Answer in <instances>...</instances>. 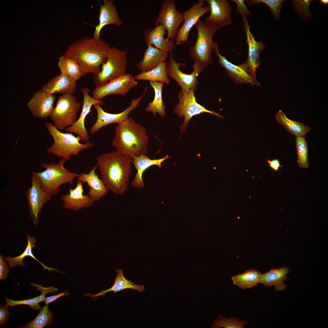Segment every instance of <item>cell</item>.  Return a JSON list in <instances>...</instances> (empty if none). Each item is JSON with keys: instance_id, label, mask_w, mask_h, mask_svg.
Wrapping results in <instances>:
<instances>
[{"instance_id": "cell-43", "label": "cell", "mask_w": 328, "mask_h": 328, "mask_svg": "<svg viewBox=\"0 0 328 328\" xmlns=\"http://www.w3.org/2000/svg\"><path fill=\"white\" fill-rule=\"evenodd\" d=\"M5 257L0 255V279L4 280L6 278L9 272V268L6 264Z\"/></svg>"}, {"instance_id": "cell-24", "label": "cell", "mask_w": 328, "mask_h": 328, "mask_svg": "<svg viewBox=\"0 0 328 328\" xmlns=\"http://www.w3.org/2000/svg\"><path fill=\"white\" fill-rule=\"evenodd\" d=\"M97 168L96 165L88 173H82L78 174L77 177V181L87 183L90 187L88 195L94 202L99 201L107 194L108 191L102 180L96 173Z\"/></svg>"}, {"instance_id": "cell-46", "label": "cell", "mask_w": 328, "mask_h": 328, "mask_svg": "<svg viewBox=\"0 0 328 328\" xmlns=\"http://www.w3.org/2000/svg\"><path fill=\"white\" fill-rule=\"evenodd\" d=\"M267 162L272 169L275 171L279 170L281 165L278 159H275L270 160L268 159Z\"/></svg>"}, {"instance_id": "cell-44", "label": "cell", "mask_w": 328, "mask_h": 328, "mask_svg": "<svg viewBox=\"0 0 328 328\" xmlns=\"http://www.w3.org/2000/svg\"><path fill=\"white\" fill-rule=\"evenodd\" d=\"M8 306L5 304L0 305V325L2 326L5 324L8 320L9 316L8 311Z\"/></svg>"}, {"instance_id": "cell-30", "label": "cell", "mask_w": 328, "mask_h": 328, "mask_svg": "<svg viewBox=\"0 0 328 328\" xmlns=\"http://www.w3.org/2000/svg\"><path fill=\"white\" fill-rule=\"evenodd\" d=\"M30 285L36 287L37 289L36 290L41 292L40 295L32 299L18 301L14 300L5 297V304L10 307L17 305H27L29 306L33 310H39L41 309L39 303L40 302H45L46 298V295L56 292L58 290L54 286L45 288L36 283H32L30 284Z\"/></svg>"}, {"instance_id": "cell-47", "label": "cell", "mask_w": 328, "mask_h": 328, "mask_svg": "<svg viewBox=\"0 0 328 328\" xmlns=\"http://www.w3.org/2000/svg\"><path fill=\"white\" fill-rule=\"evenodd\" d=\"M319 1L322 4H325V5L328 4V0H320Z\"/></svg>"}, {"instance_id": "cell-21", "label": "cell", "mask_w": 328, "mask_h": 328, "mask_svg": "<svg viewBox=\"0 0 328 328\" xmlns=\"http://www.w3.org/2000/svg\"><path fill=\"white\" fill-rule=\"evenodd\" d=\"M102 4H100L99 23L96 26L93 37L100 39V33L105 26L114 25L121 26L123 24L120 18L116 6L112 0H103Z\"/></svg>"}, {"instance_id": "cell-41", "label": "cell", "mask_w": 328, "mask_h": 328, "mask_svg": "<svg viewBox=\"0 0 328 328\" xmlns=\"http://www.w3.org/2000/svg\"><path fill=\"white\" fill-rule=\"evenodd\" d=\"M312 0H294L293 6L295 10L302 18L304 19L309 18L310 13L309 8Z\"/></svg>"}, {"instance_id": "cell-22", "label": "cell", "mask_w": 328, "mask_h": 328, "mask_svg": "<svg viewBox=\"0 0 328 328\" xmlns=\"http://www.w3.org/2000/svg\"><path fill=\"white\" fill-rule=\"evenodd\" d=\"M83 183L77 181L76 187L69 189V193L63 194L61 200L64 203L63 208L77 211L80 210L91 207L94 202L88 195L83 194Z\"/></svg>"}, {"instance_id": "cell-9", "label": "cell", "mask_w": 328, "mask_h": 328, "mask_svg": "<svg viewBox=\"0 0 328 328\" xmlns=\"http://www.w3.org/2000/svg\"><path fill=\"white\" fill-rule=\"evenodd\" d=\"M194 91L191 89L188 92L182 90L178 94L179 102L173 108V112L179 118L184 117L183 122L180 127L183 134L186 129L188 122L193 116L203 113H208L219 118H224L219 113L209 111L198 103L194 95Z\"/></svg>"}, {"instance_id": "cell-37", "label": "cell", "mask_w": 328, "mask_h": 328, "mask_svg": "<svg viewBox=\"0 0 328 328\" xmlns=\"http://www.w3.org/2000/svg\"><path fill=\"white\" fill-rule=\"evenodd\" d=\"M53 316V313L48 309V305H46L41 309L33 320L20 327L43 328L49 326L52 323Z\"/></svg>"}, {"instance_id": "cell-33", "label": "cell", "mask_w": 328, "mask_h": 328, "mask_svg": "<svg viewBox=\"0 0 328 328\" xmlns=\"http://www.w3.org/2000/svg\"><path fill=\"white\" fill-rule=\"evenodd\" d=\"M276 119L278 123L284 126L288 132L296 137L305 135L311 130L309 126L288 118L281 110L277 113Z\"/></svg>"}, {"instance_id": "cell-10", "label": "cell", "mask_w": 328, "mask_h": 328, "mask_svg": "<svg viewBox=\"0 0 328 328\" xmlns=\"http://www.w3.org/2000/svg\"><path fill=\"white\" fill-rule=\"evenodd\" d=\"M184 63H177L173 59L172 53H170L166 65L167 76L173 78L177 82L181 89L188 92L191 89L195 91L198 89V80L197 77L203 71L204 68L199 64L194 62L192 68L193 71L191 74L183 73L179 69L180 66L185 67Z\"/></svg>"}, {"instance_id": "cell-39", "label": "cell", "mask_w": 328, "mask_h": 328, "mask_svg": "<svg viewBox=\"0 0 328 328\" xmlns=\"http://www.w3.org/2000/svg\"><path fill=\"white\" fill-rule=\"evenodd\" d=\"M248 321H241L236 317H230L227 319L221 314L213 322L211 328H243Z\"/></svg>"}, {"instance_id": "cell-42", "label": "cell", "mask_w": 328, "mask_h": 328, "mask_svg": "<svg viewBox=\"0 0 328 328\" xmlns=\"http://www.w3.org/2000/svg\"><path fill=\"white\" fill-rule=\"evenodd\" d=\"M231 2H235L237 5L235 12L236 14L242 16L243 19H246L248 15H251V13L247 8L244 0H231Z\"/></svg>"}, {"instance_id": "cell-29", "label": "cell", "mask_w": 328, "mask_h": 328, "mask_svg": "<svg viewBox=\"0 0 328 328\" xmlns=\"http://www.w3.org/2000/svg\"><path fill=\"white\" fill-rule=\"evenodd\" d=\"M117 275L114 280V282L113 286L110 288L106 290H102L99 293L96 294H91L86 293L84 296H89L92 298H95L100 296H103L109 292H112L114 294L125 289H131L135 290L140 293L144 291L145 290V286L136 284L132 282L131 281L126 279L123 275V270L122 269L116 270Z\"/></svg>"}, {"instance_id": "cell-27", "label": "cell", "mask_w": 328, "mask_h": 328, "mask_svg": "<svg viewBox=\"0 0 328 328\" xmlns=\"http://www.w3.org/2000/svg\"><path fill=\"white\" fill-rule=\"evenodd\" d=\"M168 55V53L148 45L142 59L137 63V67L141 72L149 71L166 60Z\"/></svg>"}, {"instance_id": "cell-14", "label": "cell", "mask_w": 328, "mask_h": 328, "mask_svg": "<svg viewBox=\"0 0 328 328\" xmlns=\"http://www.w3.org/2000/svg\"><path fill=\"white\" fill-rule=\"evenodd\" d=\"M147 88L146 87L143 93L136 98L133 99L130 105L124 111L118 114H112L104 111L98 104L93 106L97 113V119L90 129V132L92 134L98 132L101 128L114 123L118 124L123 122L128 116L130 112L136 108L144 97Z\"/></svg>"}, {"instance_id": "cell-25", "label": "cell", "mask_w": 328, "mask_h": 328, "mask_svg": "<svg viewBox=\"0 0 328 328\" xmlns=\"http://www.w3.org/2000/svg\"><path fill=\"white\" fill-rule=\"evenodd\" d=\"M77 88L76 81L69 76L61 73L49 80L41 87V90L50 94L60 93L73 94Z\"/></svg>"}, {"instance_id": "cell-19", "label": "cell", "mask_w": 328, "mask_h": 328, "mask_svg": "<svg viewBox=\"0 0 328 328\" xmlns=\"http://www.w3.org/2000/svg\"><path fill=\"white\" fill-rule=\"evenodd\" d=\"M244 29L246 35V43L248 46V55L244 63L249 73L256 78L255 71L261 64L260 57L265 48V43L261 41H256L253 33L250 30L248 22L247 19H243Z\"/></svg>"}, {"instance_id": "cell-40", "label": "cell", "mask_w": 328, "mask_h": 328, "mask_svg": "<svg viewBox=\"0 0 328 328\" xmlns=\"http://www.w3.org/2000/svg\"><path fill=\"white\" fill-rule=\"evenodd\" d=\"M283 0H245L249 6H254L264 3L272 13L274 18L279 20Z\"/></svg>"}, {"instance_id": "cell-23", "label": "cell", "mask_w": 328, "mask_h": 328, "mask_svg": "<svg viewBox=\"0 0 328 328\" xmlns=\"http://www.w3.org/2000/svg\"><path fill=\"white\" fill-rule=\"evenodd\" d=\"M146 44L151 45L163 51L172 53L175 42L164 37L166 30L161 25L153 28L144 29L142 30Z\"/></svg>"}, {"instance_id": "cell-16", "label": "cell", "mask_w": 328, "mask_h": 328, "mask_svg": "<svg viewBox=\"0 0 328 328\" xmlns=\"http://www.w3.org/2000/svg\"><path fill=\"white\" fill-rule=\"evenodd\" d=\"M81 91L83 96V103L80 117L73 124L66 128L65 130L70 133L76 134L80 138L81 141L87 142L90 137L85 127V118L90 112L92 106L97 104L102 105L104 102L101 100L96 99L91 97L89 94L90 90L87 87H82Z\"/></svg>"}, {"instance_id": "cell-2", "label": "cell", "mask_w": 328, "mask_h": 328, "mask_svg": "<svg viewBox=\"0 0 328 328\" xmlns=\"http://www.w3.org/2000/svg\"><path fill=\"white\" fill-rule=\"evenodd\" d=\"M110 45L102 39L86 36L69 45L64 55L79 64L83 76L88 73L95 75L101 70L107 60Z\"/></svg>"}, {"instance_id": "cell-31", "label": "cell", "mask_w": 328, "mask_h": 328, "mask_svg": "<svg viewBox=\"0 0 328 328\" xmlns=\"http://www.w3.org/2000/svg\"><path fill=\"white\" fill-rule=\"evenodd\" d=\"M27 237L28 242L27 244L26 249L22 254L15 257H5V259L8 262L9 265L10 267L13 268L18 266H24L27 268V267L23 263V260L25 257L29 256L32 257L40 263L43 266L44 271H45L46 269H47L50 271H54L63 273L62 272L58 270L56 268L47 267L39 261L35 257L32 252V249L36 248L35 245V244L36 242L35 237L34 236H30L28 234L27 235Z\"/></svg>"}, {"instance_id": "cell-1", "label": "cell", "mask_w": 328, "mask_h": 328, "mask_svg": "<svg viewBox=\"0 0 328 328\" xmlns=\"http://www.w3.org/2000/svg\"><path fill=\"white\" fill-rule=\"evenodd\" d=\"M96 160L101 179L108 190L115 195L123 196L132 174V159L115 151L99 155Z\"/></svg>"}, {"instance_id": "cell-5", "label": "cell", "mask_w": 328, "mask_h": 328, "mask_svg": "<svg viewBox=\"0 0 328 328\" xmlns=\"http://www.w3.org/2000/svg\"><path fill=\"white\" fill-rule=\"evenodd\" d=\"M45 126L53 140V144L47 148V151L58 157L68 160L72 155H77L82 150L94 146V144L89 141L81 143L79 136H75L70 133L62 132L50 122H46Z\"/></svg>"}, {"instance_id": "cell-13", "label": "cell", "mask_w": 328, "mask_h": 328, "mask_svg": "<svg viewBox=\"0 0 328 328\" xmlns=\"http://www.w3.org/2000/svg\"><path fill=\"white\" fill-rule=\"evenodd\" d=\"M138 84L132 74L126 73L111 80L102 86L96 87L93 91L92 97L101 100L110 94L124 96Z\"/></svg>"}, {"instance_id": "cell-26", "label": "cell", "mask_w": 328, "mask_h": 328, "mask_svg": "<svg viewBox=\"0 0 328 328\" xmlns=\"http://www.w3.org/2000/svg\"><path fill=\"white\" fill-rule=\"evenodd\" d=\"M169 157L167 155L161 159H152L145 154L134 156L132 159V163L137 170V173L132 182V186L137 188H143L145 183L143 180L142 176L144 171L154 165L158 166L160 169L162 163Z\"/></svg>"}, {"instance_id": "cell-18", "label": "cell", "mask_w": 328, "mask_h": 328, "mask_svg": "<svg viewBox=\"0 0 328 328\" xmlns=\"http://www.w3.org/2000/svg\"><path fill=\"white\" fill-rule=\"evenodd\" d=\"M205 2L209 6L210 14L205 21L220 28L232 24V6L228 0H206Z\"/></svg>"}, {"instance_id": "cell-17", "label": "cell", "mask_w": 328, "mask_h": 328, "mask_svg": "<svg viewBox=\"0 0 328 328\" xmlns=\"http://www.w3.org/2000/svg\"><path fill=\"white\" fill-rule=\"evenodd\" d=\"M214 50L218 58V62L225 69L231 79L237 84L250 83L253 85L261 86V84L256 78L251 76L248 72L243 63L240 65H236L228 61L219 53L218 44L216 43Z\"/></svg>"}, {"instance_id": "cell-20", "label": "cell", "mask_w": 328, "mask_h": 328, "mask_svg": "<svg viewBox=\"0 0 328 328\" xmlns=\"http://www.w3.org/2000/svg\"><path fill=\"white\" fill-rule=\"evenodd\" d=\"M56 97L41 90L36 91L27 104L32 115L43 119L50 116L53 110Z\"/></svg>"}, {"instance_id": "cell-35", "label": "cell", "mask_w": 328, "mask_h": 328, "mask_svg": "<svg viewBox=\"0 0 328 328\" xmlns=\"http://www.w3.org/2000/svg\"><path fill=\"white\" fill-rule=\"evenodd\" d=\"M262 274L253 269L231 277L233 284L243 289L251 288L259 283Z\"/></svg>"}, {"instance_id": "cell-8", "label": "cell", "mask_w": 328, "mask_h": 328, "mask_svg": "<svg viewBox=\"0 0 328 328\" xmlns=\"http://www.w3.org/2000/svg\"><path fill=\"white\" fill-rule=\"evenodd\" d=\"M81 104L73 94L59 96L50 116L53 126L60 130L65 129L77 121Z\"/></svg>"}, {"instance_id": "cell-45", "label": "cell", "mask_w": 328, "mask_h": 328, "mask_svg": "<svg viewBox=\"0 0 328 328\" xmlns=\"http://www.w3.org/2000/svg\"><path fill=\"white\" fill-rule=\"evenodd\" d=\"M69 295V292L67 290H65L60 293L46 297L45 301V304L48 305L49 304L56 300L60 297L64 296H68Z\"/></svg>"}, {"instance_id": "cell-11", "label": "cell", "mask_w": 328, "mask_h": 328, "mask_svg": "<svg viewBox=\"0 0 328 328\" xmlns=\"http://www.w3.org/2000/svg\"><path fill=\"white\" fill-rule=\"evenodd\" d=\"M183 21V13L177 10L173 0L164 1L160 8L155 25H161L167 31L169 39L175 38Z\"/></svg>"}, {"instance_id": "cell-32", "label": "cell", "mask_w": 328, "mask_h": 328, "mask_svg": "<svg viewBox=\"0 0 328 328\" xmlns=\"http://www.w3.org/2000/svg\"><path fill=\"white\" fill-rule=\"evenodd\" d=\"M167 61L162 62L149 71L141 72L134 76L136 80H145L150 82H161L169 85L170 80L166 72Z\"/></svg>"}, {"instance_id": "cell-6", "label": "cell", "mask_w": 328, "mask_h": 328, "mask_svg": "<svg viewBox=\"0 0 328 328\" xmlns=\"http://www.w3.org/2000/svg\"><path fill=\"white\" fill-rule=\"evenodd\" d=\"M66 161L61 158L57 163H43L41 166L45 170L39 173L35 172L40 179L42 189L51 196L58 193L61 185L73 184L78 175L65 168L64 164Z\"/></svg>"}, {"instance_id": "cell-7", "label": "cell", "mask_w": 328, "mask_h": 328, "mask_svg": "<svg viewBox=\"0 0 328 328\" xmlns=\"http://www.w3.org/2000/svg\"><path fill=\"white\" fill-rule=\"evenodd\" d=\"M127 52L114 46L109 48L106 61L101 70L93 77L96 87L102 86L111 80L125 74L127 67Z\"/></svg>"}, {"instance_id": "cell-15", "label": "cell", "mask_w": 328, "mask_h": 328, "mask_svg": "<svg viewBox=\"0 0 328 328\" xmlns=\"http://www.w3.org/2000/svg\"><path fill=\"white\" fill-rule=\"evenodd\" d=\"M205 0H198L194 2L187 10L183 13V23L175 37L176 45L186 43L190 32L199 19L207 13L210 12L209 6H205Z\"/></svg>"}, {"instance_id": "cell-34", "label": "cell", "mask_w": 328, "mask_h": 328, "mask_svg": "<svg viewBox=\"0 0 328 328\" xmlns=\"http://www.w3.org/2000/svg\"><path fill=\"white\" fill-rule=\"evenodd\" d=\"M149 84L154 90V97L153 101L148 104L145 110L147 111L151 112L154 116L158 113L161 117L163 118L166 115V108L162 96L164 83L159 82H150Z\"/></svg>"}, {"instance_id": "cell-38", "label": "cell", "mask_w": 328, "mask_h": 328, "mask_svg": "<svg viewBox=\"0 0 328 328\" xmlns=\"http://www.w3.org/2000/svg\"><path fill=\"white\" fill-rule=\"evenodd\" d=\"M305 135L296 137V147L297 155V162L299 166L307 169L309 166L308 161V145Z\"/></svg>"}, {"instance_id": "cell-12", "label": "cell", "mask_w": 328, "mask_h": 328, "mask_svg": "<svg viewBox=\"0 0 328 328\" xmlns=\"http://www.w3.org/2000/svg\"><path fill=\"white\" fill-rule=\"evenodd\" d=\"M31 173L32 185L26 190V195L30 216L36 226L43 205L51 200V196L42 189L40 179L35 172Z\"/></svg>"}, {"instance_id": "cell-36", "label": "cell", "mask_w": 328, "mask_h": 328, "mask_svg": "<svg viewBox=\"0 0 328 328\" xmlns=\"http://www.w3.org/2000/svg\"><path fill=\"white\" fill-rule=\"evenodd\" d=\"M58 65L61 73L69 76L76 81L83 76L78 63L72 58L64 54L59 57Z\"/></svg>"}, {"instance_id": "cell-28", "label": "cell", "mask_w": 328, "mask_h": 328, "mask_svg": "<svg viewBox=\"0 0 328 328\" xmlns=\"http://www.w3.org/2000/svg\"><path fill=\"white\" fill-rule=\"evenodd\" d=\"M290 271L289 268L285 267L277 269L272 268L262 275L259 283L263 284L265 286H274L276 291L284 290L287 286L284 281L288 279L287 275Z\"/></svg>"}, {"instance_id": "cell-4", "label": "cell", "mask_w": 328, "mask_h": 328, "mask_svg": "<svg viewBox=\"0 0 328 328\" xmlns=\"http://www.w3.org/2000/svg\"><path fill=\"white\" fill-rule=\"evenodd\" d=\"M197 39L195 44L189 47L188 50L194 62L199 64L204 68L213 62L211 56L217 42L213 40L215 33L220 28L202 20H199L195 25Z\"/></svg>"}, {"instance_id": "cell-3", "label": "cell", "mask_w": 328, "mask_h": 328, "mask_svg": "<svg viewBox=\"0 0 328 328\" xmlns=\"http://www.w3.org/2000/svg\"><path fill=\"white\" fill-rule=\"evenodd\" d=\"M115 132L111 145L117 152L131 159L147 153L149 138L146 129L131 117L118 124Z\"/></svg>"}]
</instances>
